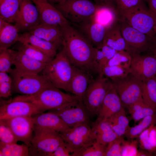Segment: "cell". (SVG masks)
I'll use <instances>...</instances> for the list:
<instances>
[{
    "instance_id": "obj_30",
    "label": "cell",
    "mask_w": 156,
    "mask_h": 156,
    "mask_svg": "<svg viewBox=\"0 0 156 156\" xmlns=\"http://www.w3.org/2000/svg\"><path fill=\"white\" fill-rule=\"evenodd\" d=\"M22 0H0V17L11 23L15 22Z\"/></svg>"
},
{
    "instance_id": "obj_19",
    "label": "cell",
    "mask_w": 156,
    "mask_h": 156,
    "mask_svg": "<svg viewBox=\"0 0 156 156\" xmlns=\"http://www.w3.org/2000/svg\"><path fill=\"white\" fill-rule=\"evenodd\" d=\"M74 26L95 48L99 49L103 45L106 29L101 24L90 18Z\"/></svg>"
},
{
    "instance_id": "obj_49",
    "label": "cell",
    "mask_w": 156,
    "mask_h": 156,
    "mask_svg": "<svg viewBox=\"0 0 156 156\" xmlns=\"http://www.w3.org/2000/svg\"><path fill=\"white\" fill-rule=\"evenodd\" d=\"M95 3L97 5H114L113 2L114 0H93Z\"/></svg>"
},
{
    "instance_id": "obj_22",
    "label": "cell",
    "mask_w": 156,
    "mask_h": 156,
    "mask_svg": "<svg viewBox=\"0 0 156 156\" xmlns=\"http://www.w3.org/2000/svg\"><path fill=\"white\" fill-rule=\"evenodd\" d=\"M123 107L114 86L107 93L98 112L97 119L106 120Z\"/></svg>"
},
{
    "instance_id": "obj_54",
    "label": "cell",
    "mask_w": 156,
    "mask_h": 156,
    "mask_svg": "<svg viewBox=\"0 0 156 156\" xmlns=\"http://www.w3.org/2000/svg\"></svg>"
},
{
    "instance_id": "obj_24",
    "label": "cell",
    "mask_w": 156,
    "mask_h": 156,
    "mask_svg": "<svg viewBox=\"0 0 156 156\" xmlns=\"http://www.w3.org/2000/svg\"><path fill=\"white\" fill-rule=\"evenodd\" d=\"M18 42L29 44L52 58L57 54L58 48L56 45L28 31L19 34Z\"/></svg>"
},
{
    "instance_id": "obj_39",
    "label": "cell",
    "mask_w": 156,
    "mask_h": 156,
    "mask_svg": "<svg viewBox=\"0 0 156 156\" xmlns=\"http://www.w3.org/2000/svg\"><path fill=\"white\" fill-rule=\"evenodd\" d=\"M131 60V55L125 50H122L117 51L106 66L118 65L129 69Z\"/></svg>"
},
{
    "instance_id": "obj_25",
    "label": "cell",
    "mask_w": 156,
    "mask_h": 156,
    "mask_svg": "<svg viewBox=\"0 0 156 156\" xmlns=\"http://www.w3.org/2000/svg\"><path fill=\"white\" fill-rule=\"evenodd\" d=\"M90 18L103 26L106 29L116 22L118 17L115 6L112 5H98Z\"/></svg>"
},
{
    "instance_id": "obj_12",
    "label": "cell",
    "mask_w": 156,
    "mask_h": 156,
    "mask_svg": "<svg viewBox=\"0 0 156 156\" xmlns=\"http://www.w3.org/2000/svg\"><path fill=\"white\" fill-rule=\"evenodd\" d=\"M60 133L73 150V156H77L83 149L96 140L95 133L90 124L79 125Z\"/></svg>"
},
{
    "instance_id": "obj_38",
    "label": "cell",
    "mask_w": 156,
    "mask_h": 156,
    "mask_svg": "<svg viewBox=\"0 0 156 156\" xmlns=\"http://www.w3.org/2000/svg\"><path fill=\"white\" fill-rule=\"evenodd\" d=\"M129 73V69L118 65L105 66L102 70V75L111 80L126 76Z\"/></svg>"
},
{
    "instance_id": "obj_40",
    "label": "cell",
    "mask_w": 156,
    "mask_h": 156,
    "mask_svg": "<svg viewBox=\"0 0 156 156\" xmlns=\"http://www.w3.org/2000/svg\"><path fill=\"white\" fill-rule=\"evenodd\" d=\"M106 146L96 140L80 152L77 156H105Z\"/></svg>"
},
{
    "instance_id": "obj_43",
    "label": "cell",
    "mask_w": 156,
    "mask_h": 156,
    "mask_svg": "<svg viewBox=\"0 0 156 156\" xmlns=\"http://www.w3.org/2000/svg\"><path fill=\"white\" fill-rule=\"evenodd\" d=\"M124 138L118 137L107 145L105 156H121L122 144Z\"/></svg>"
},
{
    "instance_id": "obj_20",
    "label": "cell",
    "mask_w": 156,
    "mask_h": 156,
    "mask_svg": "<svg viewBox=\"0 0 156 156\" xmlns=\"http://www.w3.org/2000/svg\"><path fill=\"white\" fill-rule=\"evenodd\" d=\"M73 75L69 92L82 102L84 96L94 78V76L84 70L73 66Z\"/></svg>"
},
{
    "instance_id": "obj_51",
    "label": "cell",
    "mask_w": 156,
    "mask_h": 156,
    "mask_svg": "<svg viewBox=\"0 0 156 156\" xmlns=\"http://www.w3.org/2000/svg\"><path fill=\"white\" fill-rule=\"evenodd\" d=\"M50 3L52 4H57L62 3L66 0H47Z\"/></svg>"
},
{
    "instance_id": "obj_1",
    "label": "cell",
    "mask_w": 156,
    "mask_h": 156,
    "mask_svg": "<svg viewBox=\"0 0 156 156\" xmlns=\"http://www.w3.org/2000/svg\"><path fill=\"white\" fill-rule=\"evenodd\" d=\"M60 27L63 36L62 49L71 65L94 76L100 75L96 59L98 49L69 23Z\"/></svg>"
},
{
    "instance_id": "obj_34",
    "label": "cell",
    "mask_w": 156,
    "mask_h": 156,
    "mask_svg": "<svg viewBox=\"0 0 156 156\" xmlns=\"http://www.w3.org/2000/svg\"><path fill=\"white\" fill-rule=\"evenodd\" d=\"M138 124L130 127L125 132L124 135L128 140L137 138L140 134L151 125H156V114L147 116Z\"/></svg>"
},
{
    "instance_id": "obj_37",
    "label": "cell",
    "mask_w": 156,
    "mask_h": 156,
    "mask_svg": "<svg viewBox=\"0 0 156 156\" xmlns=\"http://www.w3.org/2000/svg\"><path fill=\"white\" fill-rule=\"evenodd\" d=\"M117 52L105 44H103L100 49H97L96 59L100 72L99 75L102 76V70L103 68Z\"/></svg>"
},
{
    "instance_id": "obj_32",
    "label": "cell",
    "mask_w": 156,
    "mask_h": 156,
    "mask_svg": "<svg viewBox=\"0 0 156 156\" xmlns=\"http://www.w3.org/2000/svg\"><path fill=\"white\" fill-rule=\"evenodd\" d=\"M127 109L131 118L135 122L147 116L156 114V108L146 105L144 102L143 100L133 104Z\"/></svg>"
},
{
    "instance_id": "obj_44",
    "label": "cell",
    "mask_w": 156,
    "mask_h": 156,
    "mask_svg": "<svg viewBox=\"0 0 156 156\" xmlns=\"http://www.w3.org/2000/svg\"><path fill=\"white\" fill-rule=\"evenodd\" d=\"M0 142L5 144L17 143L18 141L9 127L0 120Z\"/></svg>"
},
{
    "instance_id": "obj_21",
    "label": "cell",
    "mask_w": 156,
    "mask_h": 156,
    "mask_svg": "<svg viewBox=\"0 0 156 156\" xmlns=\"http://www.w3.org/2000/svg\"><path fill=\"white\" fill-rule=\"evenodd\" d=\"M30 34L50 42L58 48L63 45V36L60 26L39 24L28 31Z\"/></svg>"
},
{
    "instance_id": "obj_3",
    "label": "cell",
    "mask_w": 156,
    "mask_h": 156,
    "mask_svg": "<svg viewBox=\"0 0 156 156\" xmlns=\"http://www.w3.org/2000/svg\"><path fill=\"white\" fill-rule=\"evenodd\" d=\"M73 67L62 49L46 64L41 73L54 86L69 92L73 75Z\"/></svg>"
},
{
    "instance_id": "obj_14",
    "label": "cell",
    "mask_w": 156,
    "mask_h": 156,
    "mask_svg": "<svg viewBox=\"0 0 156 156\" xmlns=\"http://www.w3.org/2000/svg\"><path fill=\"white\" fill-rule=\"evenodd\" d=\"M129 73L140 81L156 76V58L152 54L131 56Z\"/></svg>"
},
{
    "instance_id": "obj_52",
    "label": "cell",
    "mask_w": 156,
    "mask_h": 156,
    "mask_svg": "<svg viewBox=\"0 0 156 156\" xmlns=\"http://www.w3.org/2000/svg\"><path fill=\"white\" fill-rule=\"evenodd\" d=\"M152 54L154 55V56L156 58V47L153 50V51Z\"/></svg>"
},
{
    "instance_id": "obj_8",
    "label": "cell",
    "mask_w": 156,
    "mask_h": 156,
    "mask_svg": "<svg viewBox=\"0 0 156 156\" xmlns=\"http://www.w3.org/2000/svg\"><path fill=\"white\" fill-rule=\"evenodd\" d=\"M113 87L112 81L103 76L98 75L89 86L83 102L90 116L97 115L103 101Z\"/></svg>"
},
{
    "instance_id": "obj_41",
    "label": "cell",
    "mask_w": 156,
    "mask_h": 156,
    "mask_svg": "<svg viewBox=\"0 0 156 156\" xmlns=\"http://www.w3.org/2000/svg\"><path fill=\"white\" fill-rule=\"evenodd\" d=\"M12 80L7 73L0 72V97L8 98L12 95Z\"/></svg>"
},
{
    "instance_id": "obj_33",
    "label": "cell",
    "mask_w": 156,
    "mask_h": 156,
    "mask_svg": "<svg viewBox=\"0 0 156 156\" xmlns=\"http://www.w3.org/2000/svg\"><path fill=\"white\" fill-rule=\"evenodd\" d=\"M19 31L15 25L9 23L0 31V49H5L18 42Z\"/></svg>"
},
{
    "instance_id": "obj_13",
    "label": "cell",
    "mask_w": 156,
    "mask_h": 156,
    "mask_svg": "<svg viewBox=\"0 0 156 156\" xmlns=\"http://www.w3.org/2000/svg\"><path fill=\"white\" fill-rule=\"evenodd\" d=\"M43 113L35 105L29 101L15 97L1 101L0 120L21 116H33Z\"/></svg>"
},
{
    "instance_id": "obj_48",
    "label": "cell",
    "mask_w": 156,
    "mask_h": 156,
    "mask_svg": "<svg viewBox=\"0 0 156 156\" xmlns=\"http://www.w3.org/2000/svg\"><path fill=\"white\" fill-rule=\"evenodd\" d=\"M147 4L148 8L156 18V0H144Z\"/></svg>"
},
{
    "instance_id": "obj_17",
    "label": "cell",
    "mask_w": 156,
    "mask_h": 156,
    "mask_svg": "<svg viewBox=\"0 0 156 156\" xmlns=\"http://www.w3.org/2000/svg\"><path fill=\"white\" fill-rule=\"evenodd\" d=\"M10 51L15 68L10 73L39 74L46 64L34 59L18 50L10 49Z\"/></svg>"
},
{
    "instance_id": "obj_9",
    "label": "cell",
    "mask_w": 156,
    "mask_h": 156,
    "mask_svg": "<svg viewBox=\"0 0 156 156\" xmlns=\"http://www.w3.org/2000/svg\"><path fill=\"white\" fill-rule=\"evenodd\" d=\"M111 81L124 108L127 109L143 100L140 81L130 73L125 77Z\"/></svg>"
},
{
    "instance_id": "obj_23",
    "label": "cell",
    "mask_w": 156,
    "mask_h": 156,
    "mask_svg": "<svg viewBox=\"0 0 156 156\" xmlns=\"http://www.w3.org/2000/svg\"><path fill=\"white\" fill-rule=\"evenodd\" d=\"M33 117L36 127L53 130L59 133L70 128L59 116L50 112L40 113Z\"/></svg>"
},
{
    "instance_id": "obj_50",
    "label": "cell",
    "mask_w": 156,
    "mask_h": 156,
    "mask_svg": "<svg viewBox=\"0 0 156 156\" xmlns=\"http://www.w3.org/2000/svg\"><path fill=\"white\" fill-rule=\"evenodd\" d=\"M9 23H10L0 17V31H1Z\"/></svg>"
},
{
    "instance_id": "obj_46",
    "label": "cell",
    "mask_w": 156,
    "mask_h": 156,
    "mask_svg": "<svg viewBox=\"0 0 156 156\" xmlns=\"http://www.w3.org/2000/svg\"><path fill=\"white\" fill-rule=\"evenodd\" d=\"M116 9L126 10L145 5L144 0H115Z\"/></svg>"
},
{
    "instance_id": "obj_11",
    "label": "cell",
    "mask_w": 156,
    "mask_h": 156,
    "mask_svg": "<svg viewBox=\"0 0 156 156\" xmlns=\"http://www.w3.org/2000/svg\"><path fill=\"white\" fill-rule=\"evenodd\" d=\"M49 111L59 116L70 128L91 123L89 112L83 102L79 101Z\"/></svg>"
},
{
    "instance_id": "obj_5",
    "label": "cell",
    "mask_w": 156,
    "mask_h": 156,
    "mask_svg": "<svg viewBox=\"0 0 156 156\" xmlns=\"http://www.w3.org/2000/svg\"><path fill=\"white\" fill-rule=\"evenodd\" d=\"M116 10L118 18L156 40V18L145 5L129 10Z\"/></svg>"
},
{
    "instance_id": "obj_28",
    "label": "cell",
    "mask_w": 156,
    "mask_h": 156,
    "mask_svg": "<svg viewBox=\"0 0 156 156\" xmlns=\"http://www.w3.org/2000/svg\"><path fill=\"white\" fill-rule=\"evenodd\" d=\"M137 138L141 149L156 155V125L150 126Z\"/></svg>"
},
{
    "instance_id": "obj_45",
    "label": "cell",
    "mask_w": 156,
    "mask_h": 156,
    "mask_svg": "<svg viewBox=\"0 0 156 156\" xmlns=\"http://www.w3.org/2000/svg\"><path fill=\"white\" fill-rule=\"evenodd\" d=\"M138 142L134 139H124L122 144L121 156H138Z\"/></svg>"
},
{
    "instance_id": "obj_35",
    "label": "cell",
    "mask_w": 156,
    "mask_h": 156,
    "mask_svg": "<svg viewBox=\"0 0 156 156\" xmlns=\"http://www.w3.org/2000/svg\"><path fill=\"white\" fill-rule=\"evenodd\" d=\"M18 42L19 43L16 47L17 50L34 59L47 64L53 59L29 44Z\"/></svg>"
},
{
    "instance_id": "obj_47",
    "label": "cell",
    "mask_w": 156,
    "mask_h": 156,
    "mask_svg": "<svg viewBox=\"0 0 156 156\" xmlns=\"http://www.w3.org/2000/svg\"><path fill=\"white\" fill-rule=\"evenodd\" d=\"M73 152L69 145L64 141L50 156H73Z\"/></svg>"
},
{
    "instance_id": "obj_36",
    "label": "cell",
    "mask_w": 156,
    "mask_h": 156,
    "mask_svg": "<svg viewBox=\"0 0 156 156\" xmlns=\"http://www.w3.org/2000/svg\"><path fill=\"white\" fill-rule=\"evenodd\" d=\"M0 156H29V147L24 143L7 144L0 142Z\"/></svg>"
},
{
    "instance_id": "obj_7",
    "label": "cell",
    "mask_w": 156,
    "mask_h": 156,
    "mask_svg": "<svg viewBox=\"0 0 156 156\" xmlns=\"http://www.w3.org/2000/svg\"><path fill=\"white\" fill-rule=\"evenodd\" d=\"M53 5L74 25L89 19L98 7L91 0H66Z\"/></svg>"
},
{
    "instance_id": "obj_15",
    "label": "cell",
    "mask_w": 156,
    "mask_h": 156,
    "mask_svg": "<svg viewBox=\"0 0 156 156\" xmlns=\"http://www.w3.org/2000/svg\"><path fill=\"white\" fill-rule=\"evenodd\" d=\"M0 120L9 127L18 141L29 146L34 127L33 116H18Z\"/></svg>"
},
{
    "instance_id": "obj_42",
    "label": "cell",
    "mask_w": 156,
    "mask_h": 156,
    "mask_svg": "<svg viewBox=\"0 0 156 156\" xmlns=\"http://www.w3.org/2000/svg\"><path fill=\"white\" fill-rule=\"evenodd\" d=\"M10 49H0V72L10 73L13 69Z\"/></svg>"
},
{
    "instance_id": "obj_2",
    "label": "cell",
    "mask_w": 156,
    "mask_h": 156,
    "mask_svg": "<svg viewBox=\"0 0 156 156\" xmlns=\"http://www.w3.org/2000/svg\"><path fill=\"white\" fill-rule=\"evenodd\" d=\"M15 98L31 102L43 112L79 101L73 94L64 93L53 85L34 94L19 95Z\"/></svg>"
},
{
    "instance_id": "obj_27",
    "label": "cell",
    "mask_w": 156,
    "mask_h": 156,
    "mask_svg": "<svg viewBox=\"0 0 156 156\" xmlns=\"http://www.w3.org/2000/svg\"><path fill=\"white\" fill-rule=\"evenodd\" d=\"M103 44H105L117 51L125 50V41L117 21L106 29Z\"/></svg>"
},
{
    "instance_id": "obj_29",
    "label": "cell",
    "mask_w": 156,
    "mask_h": 156,
    "mask_svg": "<svg viewBox=\"0 0 156 156\" xmlns=\"http://www.w3.org/2000/svg\"><path fill=\"white\" fill-rule=\"evenodd\" d=\"M106 120L118 137L124 135L126 131L130 127L129 120L126 116L124 107Z\"/></svg>"
},
{
    "instance_id": "obj_10",
    "label": "cell",
    "mask_w": 156,
    "mask_h": 156,
    "mask_svg": "<svg viewBox=\"0 0 156 156\" xmlns=\"http://www.w3.org/2000/svg\"><path fill=\"white\" fill-rule=\"evenodd\" d=\"M10 74L12 80V92L25 95H31L53 85L42 75H22L14 73Z\"/></svg>"
},
{
    "instance_id": "obj_4",
    "label": "cell",
    "mask_w": 156,
    "mask_h": 156,
    "mask_svg": "<svg viewBox=\"0 0 156 156\" xmlns=\"http://www.w3.org/2000/svg\"><path fill=\"white\" fill-rule=\"evenodd\" d=\"M117 23L125 42V50L131 56L152 53L156 47V40L133 28L118 18Z\"/></svg>"
},
{
    "instance_id": "obj_6",
    "label": "cell",
    "mask_w": 156,
    "mask_h": 156,
    "mask_svg": "<svg viewBox=\"0 0 156 156\" xmlns=\"http://www.w3.org/2000/svg\"><path fill=\"white\" fill-rule=\"evenodd\" d=\"M34 135L29 145V155L50 156L64 141L60 133L34 126Z\"/></svg>"
},
{
    "instance_id": "obj_31",
    "label": "cell",
    "mask_w": 156,
    "mask_h": 156,
    "mask_svg": "<svg viewBox=\"0 0 156 156\" xmlns=\"http://www.w3.org/2000/svg\"><path fill=\"white\" fill-rule=\"evenodd\" d=\"M140 84L144 102L149 106L156 108V76L146 81H140Z\"/></svg>"
},
{
    "instance_id": "obj_53",
    "label": "cell",
    "mask_w": 156,
    "mask_h": 156,
    "mask_svg": "<svg viewBox=\"0 0 156 156\" xmlns=\"http://www.w3.org/2000/svg\"><path fill=\"white\" fill-rule=\"evenodd\" d=\"M155 34L156 36V24H155Z\"/></svg>"
},
{
    "instance_id": "obj_16",
    "label": "cell",
    "mask_w": 156,
    "mask_h": 156,
    "mask_svg": "<svg viewBox=\"0 0 156 156\" xmlns=\"http://www.w3.org/2000/svg\"><path fill=\"white\" fill-rule=\"evenodd\" d=\"M31 0H22L15 25L20 31L27 30L40 23L38 9Z\"/></svg>"
},
{
    "instance_id": "obj_18",
    "label": "cell",
    "mask_w": 156,
    "mask_h": 156,
    "mask_svg": "<svg viewBox=\"0 0 156 156\" xmlns=\"http://www.w3.org/2000/svg\"><path fill=\"white\" fill-rule=\"evenodd\" d=\"M39 15L40 24L61 27L68 23L60 12L47 0H31Z\"/></svg>"
},
{
    "instance_id": "obj_26",
    "label": "cell",
    "mask_w": 156,
    "mask_h": 156,
    "mask_svg": "<svg viewBox=\"0 0 156 156\" xmlns=\"http://www.w3.org/2000/svg\"><path fill=\"white\" fill-rule=\"evenodd\" d=\"M91 127L95 133L96 140L102 144L107 146L119 137L107 120L97 119L92 123Z\"/></svg>"
}]
</instances>
